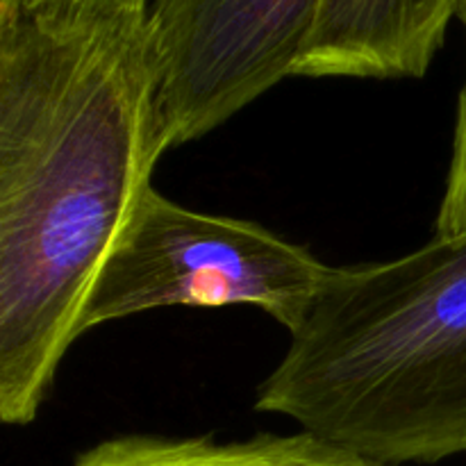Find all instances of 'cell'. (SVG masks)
Instances as JSON below:
<instances>
[{
    "label": "cell",
    "instance_id": "1",
    "mask_svg": "<svg viewBox=\"0 0 466 466\" xmlns=\"http://www.w3.org/2000/svg\"><path fill=\"white\" fill-rule=\"evenodd\" d=\"M150 3L0 7V419L53 387L118 232L167 148Z\"/></svg>",
    "mask_w": 466,
    "mask_h": 466
},
{
    "label": "cell",
    "instance_id": "2",
    "mask_svg": "<svg viewBox=\"0 0 466 466\" xmlns=\"http://www.w3.org/2000/svg\"><path fill=\"white\" fill-rule=\"evenodd\" d=\"M255 410L380 464L466 453V232L330 267Z\"/></svg>",
    "mask_w": 466,
    "mask_h": 466
},
{
    "label": "cell",
    "instance_id": "3",
    "mask_svg": "<svg viewBox=\"0 0 466 466\" xmlns=\"http://www.w3.org/2000/svg\"><path fill=\"white\" fill-rule=\"evenodd\" d=\"M330 267L248 218L205 214L144 189L109 248L77 321L85 332L164 308L267 312L294 332Z\"/></svg>",
    "mask_w": 466,
    "mask_h": 466
},
{
    "label": "cell",
    "instance_id": "4",
    "mask_svg": "<svg viewBox=\"0 0 466 466\" xmlns=\"http://www.w3.org/2000/svg\"><path fill=\"white\" fill-rule=\"evenodd\" d=\"M323 0H150L164 148L217 130L294 76Z\"/></svg>",
    "mask_w": 466,
    "mask_h": 466
},
{
    "label": "cell",
    "instance_id": "5",
    "mask_svg": "<svg viewBox=\"0 0 466 466\" xmlns=\"http://www.w3.org/2000/svg\"><path fill=\"white\" fill-rule=\"evenodd\" d=\"M453 16L455 0H323L294 76L423 77Z\"/></svg>",
    "mask_w": 466,
    "mask_h": 466
},
{
    "label": "cell",
    "instance_id": "6",
    "mask_svg": "<svg viewBox=\"0 0 466 466\" xmlns=\"http://www.w3.org/2000/svg\"><path fill=\"white\" fill-rule=\"evenodd\" d=\"M73 466H390L362 458L308 431L259 432L248 440L217 441L209 435H123L91 446Z\"/></svg>",
    "mask_w": 466,
    "mask_h": 466
},
{
    "label": "cell",
    "instance_id": "7",
    "mask_svg": "<svg viewBox=\"0 0 466 466\" xmlns=\"http://www.w3.org/2000/svg\"><path fill=\"white\" fill-rule=\"evenodd\" d=\"M455 16L460 18L466 32V0H455ZM435 228L437 235H460V232H466V82L462 91H460L453 153H451L444 196H441Z\"/></svg>",
    "mask_w": 466,
    "mask_h": 466
},
{
    "label": "cell",
    "instance_id": "8",
    "mask_svg": "<svg viewBox=\"0 0 466 466\" xmlns=\"http://www.w3.org/2000/svg\"><path fill=\"white\" fill-rule=\"evenodd\" d=\"M14 0H0V7H5V5H12Z\"/></svg>",
    "mask_w": 466,
    "mask_h": 466
},
{
    "label": "cell",
    "instance_id": "9",
    "mask_svg": "<svg viewBox=\"0 0 466 466\" xmlns=\"http://www.w3.org/2000/svg\"><path fill=\"white\" fill-rule=\"evenodd\" d=\"M139 3H150V0H139Z\"/></svg>",
    "mask_w": 466,
    "mask_h": 466
}]
</instances>
